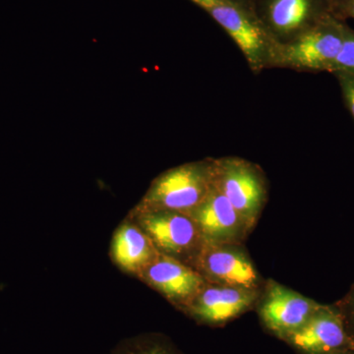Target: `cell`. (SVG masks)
<instances>
[{"mask_svg":"<svg viewBox=\"0 0 354 354\" xmlns=\"http://www.w3.org/2000/svg\"><path fill=\"white\" fill-rule=\"evenodd\" d=\"M216 174V158L172 167L153 179L134 211L192 213L213 189Z\"/></svg>","mask_w":354,"mask_h":354,"instance_id":"obj_1","label":"cell"},{"mask_svg":"<svg viewBox=\"0 0 354 354\" xmlns=\"http://www.w3.org/2000/svg\"><path fill=\"white\" fill-rule=\"evenodd\" d=\"M206 12L236 44L254 74L274 69L279 44L263 24L251 0H223Z\"/></svg>","mask_w":354,"mask_h":354,"instance_id":"obj_2","label":"cell"},{"mask_svg":"<svg viewBox=\"0 0 354 354\" xmlns=\"http://www.w3.org/2000/svg\"><path fill=\"white\" fill-rule=\"evenodd\" d=\"M346 22L330 16L295 41L279 44L274 68L297 72H330L341 53Z\"/></svg>","mask_w":354,"mask_h":354,"instance_id":"obj_3","label":"cell"},{"mask_svg":"<svg viewBox=\"0 0 354 354\" xmlns=\"http://www.w3.org/2000/svg\"><path fill=\"white\" fill-rule=\"evenodd\" d=\"M279 44L295 41L330 16L341 18V0H251Z\"/></svg>","mask_w":354,"mask_h":354,"instance_id":"obj_4","label":"cell"},{"mask_svg":"<svg viewBox=\"0 0 354 354\" xmlns=\"http://www.w3.org/2000/svg\"><path fill=\"white\" fill-rule=\"evenodd\" d=\"M216 185L251 230L268 197L267 181L259 165L239 157L216 158Z\"/></svg>","mask_w":354,"mask_h":354,"instance_id":"obj_5","label":"cell"},{"mask_svg":"<svg viewBox=\"0 0 354 354\" xmlns=\"http://www.w3.org/2000/svg\"><path fill=\"white\" fill-rule=\"evenodd\" d=\"M132 221L150 237L158 252L190 266L204 244L199 227L189 214L133 211Z\"/></svg>","mask_w":354,"mask_h":354,"instance_id":"obj_6","label":"cell"},{"mask_svg":"<svg viewBox=\"0 0 354 354\" xmlns=\"http://www.w3.org/2000/svg\"><path fill=\"white\" fill-rule=\"evenodd\" d=\"M192 267L208 283L258 290L259 274L250 258L236 245L203 244Z\"/></svg>","mask_w":354,"mask_h":354,"instance_id":"obj_7","label":"cell"},{"mask_svg":"<svg viewBox=\"0 0 354 354\" xmlns=\"http://www.w3.org/2000/svg\"><path fill=\"white\" fill-rule=\"evenodd\" d=\"M321 306L310 298L271 281L261 304L259 316L266 329L283 341L301 328Z\"/></svg>","mask_w":354,"mask_h":354,"instance_id":"obj_8","label":"cell"},{"mask_svg":"<svg viewBox=\"0 0 354 354\" xmlns=\"http://www.w3.org/2000/svg\"><path fill=\"white\" fill-rule=\"evenodd\" d=\"M283 342L301 354H329L354 348L342 313L323 305Z\"/></svg>","mask_w":354,"mask_h":354,"instance_id":"obj_9","label":"cell"},{"mask_svg":"<svg viewBox=\"0 0 354 354\" xmlns=\"http://www.w3.org/2000/svg\"><path fill=\"white\" fill-rule=\"evenodd\" d=\"M257 297L258 290L207 283L183 309L198 322L221 326L250 309Z\"/></svg>","mask_w":354,"mask_h":354,"instance_id":"obj_10","label":"cell"},{"mask_svg":"<svg viewBox=\"0 0 354 354\" xmlns=\"http://www.w3.org/2000/svg\"><path fill=\"white\" fill-rule=\"evenodd\" d=\"M139 278L183 309L208 283L192 266L160 252Z\"/></svg>","mask_w":354,"mask_h":354,"instance_id":"obj_11","label":"cell"},{"mask_svg":"<svg viewBox=\"0 0 354 354\" xmlns=\"http://www.w3.org/2000/svg\"><path fill=\"white\" fill-rule=\"evenodd\" d=\"M189 215L197 223L205 244L236 245L250 230L216 183L206 199Z\"/></svg>","mask_w":354,"mask_h":354,"instance_id":"obj_12","label":"cell"},{"mask_svg":"<svg viewBox=\"0 0 354 354\" xmlns=\"http://www.w3.org/2000/svg\"><path fill=\"white\" fill-rule=\"evenodd\" d=\"M158 252L150 237L135 221L123 223L113 235L111 257L128 274L139 277Z\"/></svg>","mask_w":354,"mask_h":354,"instance_id":"obj_13","label":"cell"},{"mask_svg":"<svg viewBox=\"0 0 354 354\" xmlns=\"http://www.w3.org/2000/svg\"><path fill=\"white\" fill-rule=\"evenodd\" d=\"M335 71L348 72L354 76V30L348 25H346L344 44L332 73Z\"/></svg>","mask_w":354,"mask_h":354,"instance_id":"obj_14","label":"cell"},{"mask_svg":"<svg viewBox=\"0 0 354 354\" xmlns=\"http://www.w3.org/2000/svg\"><path fill=\"white\" fill-rule=\"evenodd\" d=\"M333 74L339 82L344 104L354 120V76L344 71H335Z\"/></svg>","mask_w":354,"mask_h":354,"instance_id":"obj_15","label":"cell"},{"mask_svg":"<svg viewBox=\"0 0 354 354\" xmlns=\"http://www.w3.org/2000/svg\"><path fill=\"white\" fill-rule=\"evenodd\" d=\"M122 354H176L165 344L157 342H146L137 344L134 348L129 349Z\"/></svg>","mask_w":354,"mask_h":354,"instance_id":"obj_16","label":"cell"},{"mask_svg":"<svg viewBox=\"0 0 354 354\" xmlns=\"http://www.w3.org/2000/svg\"><path fill=\"white\" fill-rule=\"evenodd\" d=\"M339 12H341V17L344 20H346V18L354 19V0H341Z\"/></svg>","mask_w":354,"mask_h":354,"instance_id":"obj_17","label":"cell"},{"mask_svg":"<svg viewBox=\"0 0 354 354\" xmlns=\"http://www.w3.org/2000/svg\"><path fill=\"white\" fill-rule=\"evenodd\" d=\"M190 1L207 11L220 4L223 0H190Z\"/></svg>","mask_w":354,"mask_h":354,"instance_id":"obj_18","label":"cell"},{"mask_svg":"<svg viewBox=\"0 0 354 354\" xmlns=\"http://www.w3.org/2000/svg\"><path fill=\"white\" fill-rule=\"evenodd\" d=\"M344 317L349 335H351V339H353L354 342V304L353 307H351V313H349V315Z\"/></svg>","mask_w":354,"mask_h":354,"instance_id":"obj_19","label":"cell"},{"mask_svg":"<svg viewBox=\"0 0 354 354\" xmlns=\"http://www.w3.org/2000/svg\"><path fill=\"white\" fill-rule=\"evenodd\" d=\"M329 354H354V348L344 349V351H335Z\"/></svg>","mask_w":354,"mask_h":354,"instance_id":"obj_20","label":"cell"}]
</instances>
